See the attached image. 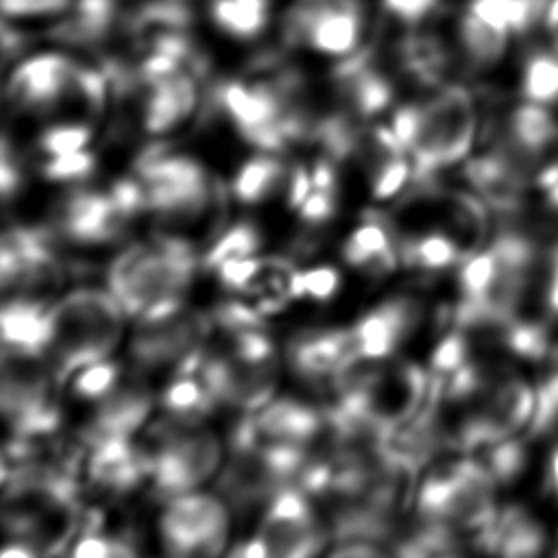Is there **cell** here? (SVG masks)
<instances>
[{
	"instance_id": "cell-15",
	"label": "cell",
	"mask_w": 558,
	"mask_h": 558,
	"mask_svg": "<svg viewBox=\"0 0 558 558\" xmlns=\"http://www.w3.org/2000/svg\"><path fill=\"white\" fill-rule=\"evenodd\" d=\"M290 371L310 386H333L338 373L355 357L349 327L312 329L294 336L286 351Z\"/></svg>"
},
{
	"instance_id": "cell-9",
	"label": "cell",
	"mask_w": 558,
	"mask_h": 558,
	"mask_svg": "<svg viewBox=\"0 0 558 558\" xmlns=\"http://www.w3.org/2000/svg\"><path fill=\"white\" fill-rule=\"evenodd\" d=\"M227 534L229 506L220 495L192 490L172 497L159 517L166 558H220Z\"/></svg>"
},
{
	"instance_id": "cell-18",
	"label": "cell",
	"mask_w": 558,
	"mask_h": 558,
	"mask_svg": "<svg viewBox=\"0 0 558 558\" xmlns=\"http://www.w3.org/2000/svg\"><path fill=\"white\" fill-rule=\"evenodd\" d=\"M87 447L85 471L92 486L124 495L148 480L146 453L131 438H102Z\"/></svg>"
},
{
	"instance_id": "cell-22",
	"label": "cell",
	"mask_w": 558,
	"mask_h": 558,
	"mask_svg": "<svg viewBox=\"0 0 558 558\" xmlns=\"http://www.w3.org/2000/svg\"><path fill=\"white\" fill-rule=\"evenodd\" d=\"M153 85L144 105V124L150 133H166L177 129L196 105L194 81L183 74H170L166 78L148 81Z\"/></svg>"
},
{
	"instance_id": "cell-14",
	"label": "cell",
	"mask_w": 558,
	"mask_h": 558,
	"mask_svg": "<svg viewBox=\"0 0 558 558\" xmlns=\"http://www.w3.org/2000/svg\"><path fill=\"white\" fill-rule=\"evenodd\" d=\"M72 89L83 94V70L61 52L31 57L13 70L9 81L13 105L31 111L54 107Z\"/></svg>"
},
{
	"instance_id": "cell-11",
	"label": "cell",
	"mask_w": 558,
	"mask_h": 558,
	"mask_svg": "<svg viewBox=\"0 0 558 558\" xmlns=\"http://www.w3.org/2000/svg\"><path fill=\"white\" fill-rule=\"evenodd\" d=\"M310 495L286 486L266 506L257 532L251 536L262 558H316L327 532L318 523Z\"/></svg>"
},
{
	"instance_id": "cell-33",
	"label": "cell",
	"mask_w": 558,
	"mask_h": 558,
	"mask_svg": "<svg viewBox=\"0 0 558 558\" xmlns=\"http://www.w3.org/2000/svg\"><path fill=\"white\" fill-rule=\"evenodd\" d=\"M410 172H412V168L403 159V155H392L373 174V181H371L373 196L379 201L395 196L405 185Z\"/></svg>"
},
{
	"instance_id": "cell-36",
	"label": "cell",
	"mask_w": 558,
	"mask_h": 558,
	"mask_svg": "<svg viewBox=\"0 0 558 558\" xmlns=\"http://www.w3.org/2000/svg\"><path fill=\"white\" fill-rule=\"evenodd\" d=\"M333 211H336V190H323V187H312L310 196L296 209L299 220L307 227H320L329 222Z\"/></svg>"
},
{
	"instance_id": "cell-32",
	"label": "cell",
	"mask_w": 558,
	"mask_h": 558,
	"mask_svg": "<svg viewBox=\"0 0 558 558\" xmlns=\"http://www.w3.org/2000/svg\"><path fill=\"white\" fill-rule=\"evenodd\" d=\"M92 170H94V155L89 150L44 157V166H41L44 177L57 183H74L92 174Z\"/></svg>"
},
{
	"instance_id": "cell-12",
	"label": "cell",
	"mask_w": 558,
	"mask_h": 558,
	"mask_svg": "<svg viewBox=\"0 0 558 558\" xmlns=\"http://www.w3.org/2000/svg\"><path fill=\"white\" fill-rule=\"evenodd\" d=\"M129 222L109 192L76 190L61 201L52 231L70 244L96 246L120 240Z\"/></svg>"
},
{
	"instance_id": "cell-37",
	"label": "cell",
	"mask_w": 558,
	"mask_h": 558,
	"mask_svg": "<svg viewBox=\"0 0 558 558\" xmlns=\"http://www.w3.org/2000/svg\"><path fill=\"white\" fill-rule=\"evenodd\" d=\"M534 201L538 203L541 211L558 227V166L541 179L534 192Z\"/></svg>"
},
{
	"instance_id": "cell-6",
	"label": "cell",
	"mask_w": 558,
	"mask_h": 558,
	"mask_svg": "<svg viewBox=\"0 0 558 558\" xmlns=\"http://www.w3.org/2000/svg\"><path fill=\"white\" fill-rule=\"evenodd\" d=\"M480 111L473 94L458 83L442 85L425 105H418V131L410 148L418 181L466 163L475 153Z\"/></svg>"
},
{
	"instance_id": "cell-24",
	"label": "cell",
	"mask_w": 558,
	"mask_h": 558,
	"mask_svg": "<svg viewBox=\"0 0 558 558\" xmlns=\"http://www.w3.org/2000/svg\"><path fill=\"white\" fill-rule=\"evenodd\" d=\"M216 403V397L198 375H177L159 397L163 414L185 425H201Z\"/></svg>"
},
{
	"instance_id": "cell-5",
	"label": "cell",
	"mask_w": 558,
	"mask_h": 558,
	"mask_svg": "<svg viewBox=\"0 0 558 558\" xmlns=\"http://www.w3.org/2000/svg\"><path fill=\"white\" fill-rule=\"evenodd\" d=\"M142 449L148 460L150 490L163 501L203 486L222 460V445L211 432L166 414L148 427Z\"/></svg>"
},
{
	"instance_id": "cell-29",
	"label": "cell",
	"mask_w": 558,
	"mask_h": 558,
	"mask_svg": "<svg viewBox=\"0 0 558 558\" xmlns=\"http://www.w3.org/2000/svg\"><path fill=\"white\" fill-rule=\"evenodd\" d=\"M116 13V0H78L68 24L74 39H94L102 35Z\"/></svg>"
},
{
	"instance_id": "cell-8",
	"label": "cell",
	"mask_w": 558,
	"mask_h": 558,
	"mask_svg": "<svg viewBox=\"0 0 558 558\" xmlns=\"http://www.w3.org/2000/svg\"><path fill=\"white\" fill-rule=\"evenodd\" d=\"M214 331L211 312L185 310V305L161 318L135 320L129 355L140 371L172 366L177 375H196Z\"/></svg>"
},
{
	"instance_id": "cell-3",
	"label": "cell",
	"mask_w": 558,
	"mask_h": 558,
	"mask_svg": "<svg viewBox=\"0 0 558 558\" xmlns=\"http://www.w3.org/2000/svg\"><path fill=\"white\" fill-rule=\"evenodd\" d=\"M497 482L480 458L460 460L432 471L416 490V517L445 525L471 545L499 512Z\"/></svg>"
},
{
	"instance_id": "cell-27",
	"label": "cell",
	"mask_w": 558,
	"mask_h": 558,
	"mask_svg": "<svg viewBox=\"0 0 558 558\" xmlns=\"http://www.w3.org/2000/svg\"><path fill=\"white\" fill-rule=\"evenodd\" d=\"M259 246H262L259 229L246 220L235 222L214 240L209 251L203 255V266L209 270H216L227 262L257 255Z\"/></svg>"
},
{
	"instance_id": "cell-31",
	"label": "cell",
	"mask_w": 558,
	"mask_h": 558,
	"mask_svg": "<svg viewBox=\"0 0 558 558\" xmlns=\"http://www.w3.org/2000/svg\"><path fill=\"white\" fill-rule=\"evenodd\" d=\"M89 129L81 122H59L50 126L39 137V150L44 157H57V155H70L78 150H87L89 144Z\"/></svg>"
},
{
	"instance_id": "cell-40",
	"label": "cell",
	"mask_w": 558,
	"mask_h": 558,
	"mask_svg": "<svg viewBox=\"0 0 558 558\" xmlns=\"http://www.w3.org/2000/svg\"><path fill=\"white\" fill-rule=\"evenodd\" d=\"M538 31L541 39L547 41L554 50H558V0H543L538 11Z\"/></svg>"
},
{
	"instance_id": "cell-28",
	"label": "cell",
	"mask_w": 558,
	"mask_h": 558,
	"mask_svg": "<svg viewBox=\"0 0 558 558\" xmlns=\"http://www.w3.org/2000/svg\"><path fill=\"white\" fill-rule=\"evenodd\" d=\"M120 377H122V368L107 357L89 366H83L70 377V381H72V392L76 397L98 403L120 384Z\"/></svg>"
},
{
	"instance_id": "cell-10",
	"label": "cell",
	"mask_w": 558,
	"mask_h": 558,
	"mask_svg": "<svg viewBox=\"0 0 558 558\" xmlns=\"http://www.w3.org/2000/svg\"><path fill=\"white\" fill-rule=\"evenodd\" d=\"M364 28L362 0H296L286 15L288 39L323 57H351Z\"/></svg>"
},
{
	"instance_id": "cell-19",
	"label": "cell",
	"mask_w": 558,
	"mask_h": 558,
	"mask_svg": "<svg viewBox=\"0 0 558 558\" xmlns=\"http://www.w3.org/2000/svg\"><path fill=\"white\" fill-rule=\"evenodd\" d=\"M248 414L262 442H288L305 447L327 425L325 412L292 397L270 399L264 408Z\"/></svg>"
},
{
	"instance_id": "cell-2",
	"label": "cell",
	"mask_w": 558,
	"mask_h": 558,
	"mask_svg": "<svg viewBox=\"0 0 558 558\" xmlns=\"http://www.w3.org/2000/svg\"><path fill=\"white\" fill-rule=\"evenodd\" d=\"M126 312L107 290L78 288L52 305L48 364L59 384L94 362L107 360L124 333Z\"/></svg>"
},
{
	"instance_id": "cell-41",
	"label": "cell",
	"mask_w": 558,
	"mask_h": 558,
	"mask_svg": "<svg viewBox=\"0 0 558 558\" xmlns=\"http://www.w3.org/2000/svg\"><path fill=\"white\" fill-rule=\"evenodd\" d=\"M541 486L551 499L558 501V436L541 462Z\"/></svg>"
},
{
	"instance_id": "cell-13",
	"label": "cell",
	"mask_w": 558,
	"mask_h": 558,
	"mask_svg": "<svg viewBox=\"0 0 558 558\" xmlns=\"http://www.w3.org/2000/svg\"><path fill=\"white\" fill-rule=\"evenodd\" d=\"M421 303L414 296H390L360 316L351 327L353 353L360 360L386 362L416 329Z\"/></svg>"
},
{
	"instance_id": "cell-35",
	"label": "cell",
	"mask_w": 558,
	"mask_h": 558,
	"mask_svg": "<svg viewBox=\"0 0 558 558\" xmlns=\"http://www.w3.org/2000/svg\"><path fill=\"white\" fill-rule=\"evenodd\" d=\"M538 310L549 318L558 320V240L551 242L545 253Z\"/></svg>"
},
{
	"instance_id": "cell-23",
	"label": "cell",
	"mask_w": 558,
	"mask_h": 558,
	"mask_svg": "<svg viewBox=\"0 0 558 558\" xmlns=\"http://www.w3.org/2000/svg\"><path fill=\"white\" fill-rule=\"evenodd\" d=\"M514 83V100L558 109V50L543 39L525 50L519 59Z\"/></svg>"
},
{
	"instance_id": "cell-30",
	"label": "cell",
	"mask_w": 558,
	"mask_h": 558,
	"mask_svg": "<svg viewBox=\"0 0 558 558\" xmlns=\"http://www.w3.org/2000/svg\"><path fill=\"white\" fill-rule=\"evenodd\" d=\"M342 275L336 266L320 264L314 268H299L292 283V299L329 301L340 290Z\"/></svg>"
},
{
	"instance_id": "cell-42",
	"label": "cell",
	"mask_w": 558,
	"mask_h": 558,
	"mask_svg": "<svg viewBox=\"0 0 558 558\" xmlns=\"http://www.w3.org/2000/svg\"><path fill=\"white\" fill-rule=\"evenodd\" d=\"M17 185H20V168H17V163H13L9 142H4V148H2V194H4V198H11V194L17 192Z\"/></svg>"
},
{
	"instance_id": "cell-4",
	"label": "cell",
	"mask_w": 558,
	"mask_h": 558,
	"mask_svg": "<svg viewBox=\"0 0 558 558\" xmlns=\"http://www.w3.org/2000/svg\"><path fill=\"white\" fill-rule=\"evenodd\" d=\"M482 155L527 198H534L541 179L558 166V109L514 100L499 118Z\"/></svg>"
},
{
	"instance_id": "cell-43",
	"label": "cell",
	"mask_w": 558,
	"mask_h": 558,
	"mask_svg": "<svg viewBox=\"0 0 558 558\" xmlns=\"http://www.w3.org/2000/svg\"><path fill=\"white\" fill-rule=\"evenodd\" d=\"M2 558H39V554L22 541H9L2 549Z\"/></svg>"
},
{
	"instance_id": "cell-38",
	"label": "cell",
	"mask_w": 558,
	"mask_h": 558,
	"mask_svg": "<svg viewBox=\"0 0 558 558\" xmlns=\"http://www.w3.org/2000/svg\"><path fill=\"white\" fill-rule=\"evenodd\" d=\"M440 0H384V9L403 22H421L438 9Z\"/></svg>"
},
{
	"instance_id": "cell-39",
	"label": "cell",
	"mask_w": 558,
	"mask_h": 558,
	"mask_svg": "<svg viewBox=\"0 0 558 558\" xmlns=\"http://www.w3.org/2000/svg\"><path fill=\"white\" fill-rule=\"evenodd\" d=\"M327 558H395V554L384 551L379 543L347 541V543H340Z\"/></svg>"
},
{
	"instance_id": "cell-1",
	"label": "cell",
	"mask_w": 558,
	"mask_h": 558,
	"mask_svg": "<svg viewBox=\"0 0 558 558\" xmlns=\"http://www.w3.org/2000/svg\"><path fill=\"white\" fill-rule=\"evenodd\" d=\"M198 266L194 246L179 235H157L122 251L107 270V288L126 316L161 318L183 307Z\"/></svg>"
},
{
	"instance_id": "cell-25",
	"label": "cell",
	"mask_w": 558,
	"mask_h": 558,
	"mask_svg": "<svg viewBox=\"0 0 558 558\" xmlns=\"http://www.w3.org/2000/svg\"><path fill=\"white\" fill-rule=\"evenodd\" d=\"M209 17L222 35L248 41L264 33L270 20V0H211Z\"/></svg>"
},
{
	"instance_id": "cell-16",
	"label": "cell",
	"mask_w": 558,
	"mask_h": 558,
	"mask_svg": "<svg viewBox=\"0 0 558 558\" xmlns=\"http://www.w3.org/2000/svg\"><path fill=\"white\" fill-rule=\"evenodd\" d=\"M155 399L142 379H126L96 403L92 421L83 434L85 445L102 438H131L148 421Z\"/></svg>"
},
{
	"instance_id": "cell-21",
	"label": "cell",
	"mask_w": 558,
	"mask_h": 558,
	"mask_svg": "<svg viewBox=\"0 0 558 558\" xmlns=\"http://www.w3.org/2000/svg\"><path fill=\"white\" fill-rule=\"evenodd\" d=\"M401 264L418 272H445L458 270V266L471 257L464 246L445 229H425L416 235H399Z\"/></svg>"
},
{
	"instance_id": "cell-34",
	"label": "cell",
	"mask_w": 558,
	"mask_h": 558,
	"mask_svg": "<svg viewBox=\"0 0 558 558\" xmlns=\"http://www.w3.org/2000/svg\"><path fill=\"white\" fill-rule=\"evenodd\" d=\"M61 558H116V536L102 534L100 527H85Z\"/></svg>"
},
{
	"instance_id": "cell-26",
	"label": "cell",
	"mask_w": 558,
	"mask_h": 558,
	"mask_svg": "<svg viewBox=\"0 0 558 558\" xmlns=\"http://www.w3.org/2000/svg\"><path fill=\"white\" fill-rule=\"evenodd\" d=\"M281 183L283 166L270 153H264L242 163L233 177L231 192L242 205H257L270 198V194L277 192Z\"/></svg>"
},
{
	"instance_id": "cell-17",
	"label": "cell",
	"mask_w": 558,
	"mask_h": 558,
	"mask_svg": "<svg viewBox=\"0 0 558 558\" xmlns=\"http://www.w3.org/2000/svg\"><path fill=\"white\" fill-rule=\"evenodd\" d=\"M2 353L22 357H44L52 344V305L28 296H9L0 314Z\"/></svg>"
},
{
	"instance_id": "cell-20",
	"label": "cell",
	"mask_w": 558,
	"mask_h": 558,
	"mask_svg": "<svg viewBox=\"0 0 558 558\" xmlns=\"http://www.w3.org/2000/svg\"><path fill=\"white\" fill-rule=\"evenodd\" d=\"M342 259L366 277H384L401 264L399 235L384 216H366L342 242Z\"/></svg>"
},
{
	"instance_id": "cell-7",
	"label": "cell",
	"mask_w": 558,
	"mask_h": 558,
	"mask_svg": "<svg viewBox=\"0 0 558 558\" xmlns=\"http://www.w3.org/2000/svg\"><path fill=\"white\" fill-rule=\"evenodd\" d=\"M135 177L146 192L148 211L166 225L194 222L214 207L216 185L187 155L153 150L142 157Z\"/></svg>"
}]
</instances>
